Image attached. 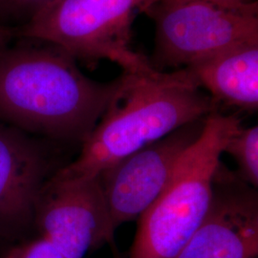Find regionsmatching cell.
Wrapping results in <instances>:
<instances>
[{"instance_id": "277c9868", "label": "cell", "mask_w": 258, "mask_h": 258, "mask_svg": "<svg viewBox=\"0 0 258 258\" xmlns=\"http://www.w3.org/2000/svg\"><path fill=\"white\" fill-rule=\"evenodd\" d=\"M152 0H53L22 26L19 36L46 42L95 66L108 59L124 73L155 70L132 49V24Z\"/></svg>"}, {"instance_id": "3957f363", "label": "cell", "mask_w": 258, "mask_h": 258, "mask_svg": "<svg viewBox=\"0 0 258 258\" xmlns=\"http://www.w3.org/2000/svg\"><path fill=\"white\" fill-rule=\"evenodd\" d=\"M241 127L236 115L211 113L199 139L181 157L166 187L138 218L128 258H176L203 221L212 181L228 141Z\"/></svg>"}, {"instance_id": "52a82bcc", "label": "cell", "mask_w": 258, "mask_h": 258, "mask_svg": "<svg viewBox=\"0 0 258 258\" xmlns=\"http://www.w3.org/2000/svg\"><path fill=\"white\" fill-rule=\"evenodd\" d=\"M206 118L176 129L98 175L116 229L138 220L156 200L181 157L202 134Z\"/></svg>"}, {"instance_id": "4fadbf2b", "label": "cell", "mask_w": 258, "mask_h": 258, "mask_svg": "<svg viewBox=\"0 0 258 258\" xmlns=\"http://www.w3.org/2000/svg\"><path fill=\"white\" fill-rule=\"evenodd\" d=\"M1 258H63L47 241L38 237L20 243L8 249Z\"/></svg>"}, {"instance_id": "30bf717a", "label": "cell", "mask_w": 258, "mask_h": 258, "mask_svg": "<svg viewBox=\"0 0 258 258\" xmlns=\"http://www.w3.org/2000/svg\"><path fill=\"white\" fill-rule=\"evenodd\" d=\"M184 69L199 88L210 92L217 106L257 110L258 43L231 48Z\"/></svg>"}, {"instance_id": "8992f818", "label": "cell", "mask_w": 258, "mask_h": 258, "mask_svg": "<svg viewBox=\"0 0 258 258\" xmlns=\"http://www.w3.org/2000/svg\"><path fill=\"white\" fill-rule=\"evenodd\" d=\"M34 222L39 236L63 258H84L113 244L117 231L99 176L67 182L48 179L37 198Z\"/></svg>"}, {"instance_id": "6da1fadb", "label": "cell", "mask_w": 258, "mask_h": 258, "mask_svg": "<svg viewBox=\"0 0 258 258\" xmlns=\"http://www.w3.org/2000/svg\"><path fill=\"white\" fill-rule=\"evenodd\" d=\"M121 83L78 158L49 179L84 180L99 175L176 129L217 111L212 98L184 68L173 72H122Z\"/></svg>"}, {"instance_id": "9a60e30c", "label": "cell", "mask_w": 258, "mask_h": 258, "mask_svg": "<svg viewBox=\"0 0 258 258\" xmlns=\"http://www.w3.org/2000/svg\"><path fill=\"white\" fill-rule=\"evenodd\" d=\"M7 33L3 28L0 26V54L7 48L6 40H7Z\"/></svg>"}, {"instance_id": "7c38bea8", "label": "cell", "mask_w": 258, "mask_h": 258, "mask_svg": "<svg viewBox=\"0 0 258 258\" xmlns=\"http://www.w3.org/2000/svg\"><path fill=\"white\" fill-rule=\"evenodd\" d=\"M53 0H0V19L24 26Z\"/></svg>"}, {"instance_id": "5bb4252c", "label": "cell", "mask_w": 258, "mask_h": 258, "mask_svg": "<svg viewBox=\"0 0 258 258\" xmlns=\"http://www.w3.org/2000/svg\"><path fill=\"white\" fill-rule=\"evenodd\" d=\"M158 1H163V0H152L150 4H153ZM165 1H185V0H165ZM204 1L212 2L213 4H216L218 6H221L227 9L247 10L258 8L257 0H204Z\"/></svg>"}, {"instance_id": "7a4b0ae2", "label": "cell", "mask_w": 258, "mask_h": 258, "mask_svg": "<svg viewBox=\"0 0 258 258\" xmlns=\"http://www.w3.org/2000/svg\"><path fill=\"white\" fill-rule=\"evenodd\" d=\"M25 45L0 54V118L21 128L83 143L121 83L87 78L60 48Z\"/></svg>"}, {"instance_id": "ba28073f", "label": "cell", "mask_w": 258, "mask_h": 258, "mask_svg": "<svg viewBox=\"0 0 258 258\" xmlns=\"http://www.w3.org/2000/svg\"><path fill=\"white\" fill-rule=\"evenodd\" d=\"M258 195L220 162L203 221L176 258H256Z\"/></svg>"}, {"instance_id": "5b68a950", "label": "cell", "mask_w": 258, "mask_h": 258, "mask_svg": "<svg viewBox=\"0 0 258 258\" xmlns=\"http://www.w3.org/2000/svg\"><path fill=\"white\" fill-rule=\"evenodd\" d=\"M155 24L151 66L187 67L234 47L258 43V8L227 9L204 0L158 1L143 10Z\"/></svg>"}, {"instance_id": "8fae6325", "label": "cell", "mask_w": 258, "mask_h": 258, "mask_svg": "<svg viewBox=\"0 0 258 258\" xmlns=\"http://www.w3.org/2000/svg\"><path fill=\"white\" fill-rule=\"evenodd\" d=\"M223 153L231 155L237 165L240 178L256 188L258 186V127H240L228 141Z\"/></svg>"}, {"instance_id": "9c48e42d", "label": "cell", "mask_w": 258, "mask_h": 258, "mask_svg": "<svg viewBox=\"0 0 258 258\" xmlns=\"http://www.w3.org/2000/svg\"><path fill=\"white\" fill-rule=\"evenodd\" d=\"M48 171L46 154L36 142L0 128V234L16 233L34 222Z\"/></svg>"}]
</instances>
